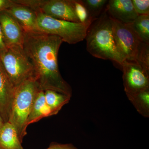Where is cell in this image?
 <instances>
[{"mask_svg": "<svg viewBox=\"0 0 149 149\" xmlns=\"http://www.w3.org/2000/svg\"><path fill=\"white\" fill-rule=\"evenodd\" d=\"M15 128L5 122L0 130V149H24Z\"/></svg>", "mask_w": 149, "mask_h": 149, "instance_id": "13", "label": "cell"}, {"mask_svg": "<svg viewBox=\"0 0 149 149\" xmlns=\"http://www.w3.org/2000/svg\"><path fill=\"white\" fill-rule=\"evenodd\" d=\"M16 88L0 61V113L4 122H8Z\"/></svg>", "mask_w": 149, "mask_h": 149, "instance_id": "10", "label": "cell"}, {"mask_svg": "<svg viewBox=\"0 0 149 149\" xmlns=\"http://www.w3.org/2000/svg\"><path fill=\"white\" fill-rule=\"evenodd\" d=\"M52 115L50 111L46 104L44 91L41 90L37 95L29 115L27 121V126L43 117Z\"/></svg>", "mask_w": 149, "mask_h": 149, "instance_id": "14", "label": "cell"}, {"mask_svg": "<svg viewBox=\"0 0 149 149\" xmlns=\"http://www.w3.org/2000/svg\"><path fill=\"white\" fill-rule=\"evenodd\" d=\"M46 149H78L72 144H60L52 143L48 148Z\"/></svg>", "mask_w": 149, "mask_h": 149, "instance_id": "22", "label": "cell"}, {"mask_svg": "<svg viewBox=\"0 0 149 149\" xmlns=\"http://www.w3.org/2000/svg\"><path fill=\"white\" fill-rule=\"evenodd\" d=\"M88 12L92 22L97 19L106 7L107 0H82Z\"/></svg>", "mask_w": 149, "mask_h": 149, "instance_id": "18", "label": "cell"}, {"mask_svg": "<svg viewBox=\"0 0 149 149\" xmlns=\"http://www.w3.org/2000/svg\"><path fill=\"white\" fill-rule=\"evenodd\" d=\"M24 33L23 49L33 65L41 89L72 97V88L59 70L58 56L63 40L39 30Z\"/></svg>", "mask_w": 149, "mask_h": 149, "instance_id": "1", "label": "cell"}, {"mask_svg": "<svg viewBox=\"0 0 149 149\" xmlns=\"http://www.w3.org/2000/svg\"><path fill=\"white\" fill-rule=\"evenodd\" d=\"M4 123L5 122H4L2 117L1 113H0V130H1V128H2L3 125Z\"/></svg>", "mask_w": 149, "mask_h": 149, "instance_id": "25", "label": "cell"}, {"mask_svg": "<svg viewBox=\"0 0 149 149\" xmlns=\"http://www.w3.org/2000/svg\"><path fill=\"white\" fill-rule=\"evenodd\" d=\"M128 99L141 115L149 118V89L142 91Z\"/></svg>", "mask_w": 149, "mask_h": 149, "instance_id": "16", "label": "cell"}, {"mask_svg": "<svg viewBox=\"0 0 149 149\" xmlns=\"http://www.w3.org/2000/svg\"><path fill=\"white\" fill-rule=\"evenodd\" d=\"M7 49L4 40L0 24V56L5 52Z\"/></svg>", "mask_w": 149, "mask_h": 149, "instance_id": "24", "label": "cell"}, {"mask_svg": "<svg viewBox=\"0 0 149 149\" xmlns=\"http://www.w3.org/2000/svg\"><path fill=\"white\" fill-rule=\"evenodd\" d=\"M122 66L124 91L128 98L149 89V73L135 61H124Z\"/></svg>", "mask_w": 149, "mask_h": 149, "instance_id": "8", "label": "cell"}, {"mask_svg": "<svg viewBox=\"0 0 149 149\" xmlns=\"http://www.w3.org/2000/svg\"><path fill=\"white\" fill-rule=\"evenodd\" d=\"M106 8L111 17L124 24H132L139 15L131 0H110Z\"/></svg>", "mask_w": 149, "mask_h": 149, "instance_id": "11", "label": "cell"}, {"mask_svg": "<svg viewBox=\"0 0 149 149\" xmlns=\"http://www.w3.org/2000/svg\"><path fill=\"white\" fill-rule=\"evenodd\" d=\"M133 7L139 15H149V0H131Z\"/></svg>", "mask_w": 149, "mask_h": 149, "instance_id": "21", "label": "cell"}, {"mask_svg": "<svg viewBox=\"0 0 149 149\" xmlns=\"http://www.w3.org/2000/svg\"><path fill=\"white\" fill-rule=\"evenodd\" d=\"M0 24L5 43L7 49H23L24 30L17 22L6 11L0 13Z\"/></svg>", "mask_w": 149, "mask_h": 149, "instance_id": "9", "label": "cell"}, {"mask_svg": "<svg viewBox=\"0 0 149 149\" xmlns=\"http://www.w3.org/2000/svg\"><path fill=\"white\" fill-rule=\"evenodd\" d=\"M47 107L52 115L57 114L62 107L69 102L71 97L52 90L44 91Z\"/></svg>", "mask_w": 149, "mask_h": 149, "instance_id": "15", "label": "cell"}, {"mask_svg": "<svg viewBox=\"0 0 149 149\" xmlns=\"http://www.w3.org/2000/svg\"><path fill=\"white\" fill-rule=\"evenodd\" d=\"M5 11L17 22L24 32L39 31L37 13L32 9L18 4Z\"/></svg>", "mask_w": 149, "mask_h": 149, "instance_id": "12", "label": "cell"}, {"mask_svg": "<svg viewBox=\"0 0 149 149\" xmlns=\"http://www.w3.org/2000/svg\"><path fill=\"white\" fill-rule=\"evenodd\" d=\"M136 62L149 73V44L141 43Z\"/></svg>", "mask_w": 149, "mask_h": 149, "instance_id": "19", "label": "cell"}, {"mask_svg": "<svg viewBox=\"0 0 149 149\" xmlns=\"http://www.w3.org/2000/svg\"><path fill=\"white\" fill-rule=\"evenodd\" d=\"M17 5L14 0H0V13Z\"/></svg>", "mask_w": 149, "mask_h": 149, "instance_id": "23", "label": "cell"}, {"mask_svg": "<svg viewBox=\"0 0 149 149\" xmlns=\"http://www.w3.org/2000/svg\"><path fill=\"white\" fill-rule=\"evenodd\" d=\"M41 90L35 78L26 80L15 89L8 122L15 128L21 143L27 134L29 115Z\"/></svg>", "mask_w": 149, "mask_h": 149, "instance_id": "3", "label": "cell"}, {"mask_svg": "<svg viewBox=\"0 0 149 149\" xmlns=\"http://www.w3.org/2000/svg\"><path fill=\"white\" fill-rule=\"evenodd\" d=\"M0 61L15 88L26 80L35 78L34 67L22 48H8L0 56Z\"/></svg>", "mask_w": 149, "mask_h": 149, "instance_id": "5", "label": "cell"}, {"mask_svg": "<svg viewBox=\"0 0 149 149\" xmlns=\"http://www.w3.org/2000/svg\"><path fill=\"white\" fill-rule=\"evenodd\" d=\"M85 39L87 51L95 57L112 61L120 65L124 61L116 49L111 19L106 8L90 25Z\"/></svg>", "mask_w": 149, "mask_h": 149, "instance_id": "2", "label": "cell"}, {"mask_svg": "<svg viewBox=\"0 0 149 149\" xmlns=\"http://www.w3.org/2000/svg\"><path fill=\"white\" fill-rule=\"evenodd\" d=\"M111 19L113 35L118 53L124 61L136 62L143 42L131 24H124L111 17Z\"/></svg>", "mask_w": 149, "mask_h": 149, "instance_id": "7", "label": "cell"}, {"mask_svg": "<svg viewBox=\"0 0 149 149\" xmlns=\"http://www.w3.org/2000/svg\"><path fill=\"white\" fill-rule=\"evenodd\" d=\"M74 9L77 17L80 23L83 24H92L89 17L88 10L81 0H74Z\"/></svg>", "mask_w": 149, "mask_h": 149, "instance_id": "20", "label": "cell"}, {"mask_svg": "<svg viewBox=\"0 0 149 149\" xmlns=\"http://www.w3.org/2000/svg\"><path fill=\"white\" fill-rule=\"evenodd\" d=\"M36 13L39 31L57 36L70 45L77 44L85 39L91 24L56 19L40 13Z\"/></svg>", "mask_w": 149, "mask_h": 149, "instance_id": "4", "label": "cell"}, {"mask_svg": "<svg viewBox=\"0 0 149 149\" xmlns=\"http://www.w3.org/2000/svg\"><path fill=\"white\" fill-rule=\"evenodd\" d=\"M37 13L60 20L80 23L75 13L74 0H14Z\"/></svg>", "mask_w": 149, "mask_h": 149, "instance_id": "6", "label": "cell"}, {"mask_svg": "<svg viewBox=\"0 0 149 149\" xmlns=\"http://www.w3.org/2000/svg\"><path fill=\"white\" fill-rule=\"evenodd\" d=\"M131 25L142 42L149 44V15H139Z\"/></svg>", "mask_w": 149, "mask_h": 149, "instance_id": "17", "label": "cell"}]
</instances>
